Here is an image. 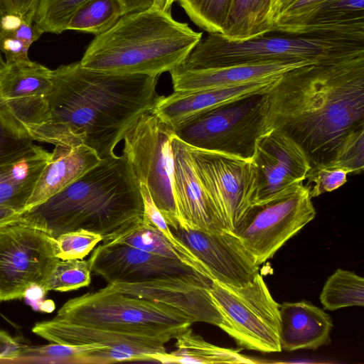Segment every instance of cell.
Wrapping results in <instances>:
<instances>
[{
  "label": "cell",
  "mask_w": 364,
  "mask_h": 364,
  "mask_svg": "<svg viewBox=\"0 0 364 364\" xmlns=\"http://www.w3.org/2000/svg\"><path fill=\"white\" fill-rule=\"evenodd\" d=\"M267 99L265 131L291 137L311 166L327 164L349 132L364 127V51L292 69L274 81Z\"/></svg>",
  "instance_id": "obj_1"
},
{
  "label": "cell",
  "mask_w": 364,
  "mask_h": 364,
  "mask_svg": "<svg viewBox=\"0 0 364 364\" xmlns=\"http://www.w3.org/2000/svg\"><path fill=\"white\" fill-rule=\"evenodd\" d=\"M159 76L105 73L80 62L51 70L48 119L29 134L55 146L83 144L100 159L110 156L130 124L163 97L156 91Z\"/></svg>",
  "instance_id": "obj_2"
},
{
  "label": "cell",
  "mask_w": 364,
  "mask_h": 364,
  "mask_svg": "<svg viewBox=\"0 0 364 364\" xmlns=\"http://www.w3.org/2000/svg\"><path fill=\"white\" fill-rule=\"evenodd\" d=\"M143 214L139 183L125 156L114 153L21 219L53 238L78 229L104 237L141 220Z\"/></svg>",
  "instance_id": "obj_3"
},
{
  "label": "cell",
  "mask_w": 364,
  "mask_h": 364,
  "mask_svg": "<svg viewBox=\"0 0 364 364\" xmlns=\"http://www.w3.org/2000/svg\"><path fill=\"white\" fill-rule=\"evenodd\" d=\"M202 34L152 6L123 15L97 35L80 62L105 73L160 75L179 65Z\"/></svg>",
  "instance_id": "obj_4"
},
{
  "label": "cell",
  "mask_w": 364,
  "mask_h": 364,
  "mask_svg": "<svg viewBox=\"0 0 364 364\" xmlns=\"http://www.w3.org/2000/svg\"><path fill=\"white\" fill-rule=\"evenodd\" d=\"M364 51V42L335 38L270 33L231 41L219 33H208L173 70L185 71L279 60L318 61L329 57Z\"/></svg>",
  "instance_id": "obj_5"
},
{
  "label": "cell",
  "mask_w": 364,
  "mask_h": 364,
  "mask_svg": "<svg viewBox=\"0 0 364 364\" xmlns=\"http://www.w3.org/2000/svg\"><path fill=\"white\" fill-rule=\"evenodd\" d=\"M52 319L171 339L193 323L189 316L174 308L125 294L108 284L67 301Z\"/></svg>",
  "instance_id": "obj_6"
},
{
  "label": "cell",
  "mask_w": 364,
  "mask_h": 364,
  "mask_svg": "<svg viewBox=\"0 0 364 364\" xmlns=\"http://www.w3.org/2000/svg\"><path fill=\"white\" fill-rule=\"evenodd\" d=\"M267 92L245 97L193 115L173 128L188 146L252 160L265 132Z\"/></svg>",
  "instance_id": "obj_7"
},
{
  "label": "cell",
  "mask_w": 364,
  "mask_h": 364,
  "mask_svg": "<svg viewBox=\"0 0 364 364\" xmlns=\"http://www.w3.org/2000/svg\"><path fill=\"white\" fill-rule=\"evenodd\" d=\"M210 292L223 316L219 328L232 338L240 348L262 353L282 350L279 304L259 273L243 287L213 280Z\"/></svg>",
  "instance_id": "obj_8"
},
{
  "label": "cell",
  "mask_w": 364,
  "mask_h": 364,
  "mask_svg": "<svg viewBox=\"0 0 364 364\" xmlns=\"http://www.w3.org/2000/svg\"><path fill=\"white\" fill-rule=\"evenodd\" d=\"M173 128L152 109L140 114L123 136V155L170 228L180 225L173 193Z\"/></svg>",
  "instance_id": "obj_9"
},
{
  "label": "cell",
  "mask_w": 364,
  "mask_h": 364,
  "mask_svg": "<svg viewBox=\"0 0 364 364\" xmlns=\"http://www.w3.org/2000/svg\"><path fill=\"white\" fill-rule=\"evenodd\" d=\"M59 259L54 238L43 230L21 219L0 229V301L42 289Z\"/></svg>",
  "instance_id": "obj_10"
},
{
  "label": "cell",
  "mask_w": 364,
  "mask_h": 364,
  "mask_svg": "<svg viewBox=\"0 0 364 364\" xmlns=\"http://www.w3.org/2000/svg\"><path fill=\"white\" fill-rule=\"evenodd\" d=\"M310 186L303 184L268 203L250 206L232 231L259 266L316 215Z\"/></svg>",
  "instance_id": "obj_11"
},
{
  "label": "cell",
  "mask_w": 364,
  "mask_h": 364,
  "mask_svg": "<svg viewBox=\"0 0 364 364\" xmlns=\"http://www.w3.org/2000/svg\"><path fill=\"white\" fill-rule=\"evenodd\" d=\"M187 148L202 185L225 225L232 232L252 206L255 191L252 160L188 145Z\"/></svg>",
  "instance_id": "obj_12"
},
{
  "label": "cell",
  "mask_w": 364,
  "mask_h": 364,
  "mask_svg": "<svg viewBox=\"0 0 364 364\" xmlns=\"http://www.w3.org/2000/svg\"><path fill=\"white\" fill-rule=\"evenodd\" d=\"M32 332L49 341L66 345L96 343L106 349L94 351L90 364L117 362H153L151 355L166 352L169 337L132 334L107 328L62 323L53 319L36 323Z\"/></svg>",
  "instance_id": "obj_13"
},
{
  "label": "cell",
  "mask_w": 364,
  "mask_h": 364,
  "mask_svg": "<svg viewBox=\"0 0 364 364\" xmlns=\"http://www.w3.org/2000/svg\"><path fill=\"white\" fill-rule=\"evenodd\" d=\"M255 191L252 205L277 199L303 184L311 168L303 149L278 129H267L257 139L252 159Z\"/></svg>",
  "instance_id": "obj_14"
},
{
  "label": "cell",
  "mask_w": 364,
  "mask_h": 364,
  "mask_svg": "<svg viewBox=\"0 0 364 364\" xmlns=\"http://www.w3.org/2000/svg\"><path fill=\"white\" fill-rule=\"evenodd\" d=\"M170 228L202 262L212 280L243 287L258 274L255 259L232 231L206 232L179 225Z\"/></svg>",
  "instance_id": "obj_15"
},
{
  "label": "cell",
  "mask_w": 364,
  "mask_h": 364,
  "mask_svg": "<svg viewBox=\"0 0 364 364\" xmlns=\"http://www.w3.org/2000/svg\"><path fill=\"white\" fill-rule=\"evenodd\" d=\"M88 261L91 272L108 284L179 277H207L181 261L119 243L102 242L92 251Z\"/></svg>",
  "instance_id": "obj_16"
},
{
  "label": "cell",
  "mask_w": 364,
  "mask_h": 364,
  "mask_svg": "<svg viewBox=\"0 0 364 364\" xmlns=\"http://www.w3.org/2000/svg\"><path fill=\"white\" fill-rule=\"evenodd\" d=\"M212 281L207 277H179L107 284L125 294L174 308L189 316L193 323L220 327L223 318L210 292Z\"/></svg>",
  "instance_id": "obj_17"
},
{
  "label": "cell",
  "mask_w": 364,
  "mask_h": 364,
  "mask_svg": "<svg viewBox=\"0 0 364 364\" xmlns=\"http://www.w3.org/2000/svg\"><path fill=\"white\" fill-rule=\"evenodd\" d=\"M171 150L179 225L206 232L228 230L196 173L187 145L174 135Z\"/></svg>",
  "instance_id": "obj_18"
},
{
  "label": "cell",
  "mask_w": 364,
  "mask_h": 364,
  "mask_svg": "<svg viewBox=\"0 0 364 364\" xmlns=\"http://www.w3.org/2000/svg\"><path fill=\"white\" fill-rule=\"evenodd\" d=\"M317 61L287 60L185 71H170L174 92L225 88L275 79L284 73Z\"/></svg>",
  "instance_id": "obj_19"
},
{
  "label": "cell",
  "mask_w": 364,
  "mask_h": 364,
  "mask_svg": "<svg viewBox=\"0 0 364 364\" xmlns=\"http://www.w3.org/2000/svg\"><path fill=\"white\" fill-rule=\"evenodd\" d=\"M277 78L225 88L173 92L168 97L163 96L153 112L173 128L202 112L245 97L267 92Z\"/></svg>",
  "instance_id": "obj_20"
},
{
  "label": "cell",
  "mask_w": 364,
  "mask_h": 364,
  "mask_svg": "<svg viewBox=\"0 0 364 364\" xmlns=\"http://www.w3.org/2000/svg\"><path fill=\"white\" fill-rule=\"evenodd\" d=\"M279 343L282 350H315L331 342V316L309 301L279 305Z\"/></svg>",
  "instance_id": "obj_21"
},
{
  "label": "cell",
  "mask_w": 364,
  "mask_h": 364,
  "mask_svg": "<svg viewBox=\"0 0 364 364\" xmlns=\"http://www.w3.org/2000/svg\"><path fill=\"white\" fill-rule=\"evenodd\" d=\"M100 160L93 149L83 144L73 147L55 146L38 176L27 210L76 181L98 164Z\"/></svg>",
  "instance_id": "obj_22"
},
{
  "label": "cell",
  "mask_w": 364,
  "mask_h": 364,
  "mask_svg": "<svg viewBox=\"0 0 364 364\" xmlns=\"http://www.w3.org/2000/svg\"><path fill=\"white\" fill-rule=\"evenodd\" d=\"M102 242L124 244L176 259L210 279L206 268L187 247L173 243L158 229L142 219L102 237Z\"/></svg>",
  "instance_id": "obj_23"
},
{
  "label": "cell",
  "mask_w": 364,
  "mask_h": 364,
  "mask_svg": "<svg viewBox=\"0 0 364 364\" xmlns=\"http://www.w3.org/2000/svg\"><path fill=\"white\" fill-rule=\"evenodd\" d=\"M50 153L41 148L14 163L0 165V207L24 213Z\"/></svg>",
  "instance_id": "obj_24"
},
{
  "label": "cell",
  "mask_w": 364,
  "mask_h": 364,
  "mask_svg": "<svg viewBox=\"0 0 364 364\" xmlns=\"http://www.w3.org/2000/svg\"><path fill=\"white\" fill-rule=\"evenodd\" d=\"M176 349L171 353L151 355L153 362L161 363L252 364L253 358L243 355L240 349L227 348L212 344L188 327L175 338Z\"/></svg>",
  "instance_id": "obj_25"
},
{
  "label": "cell",
  "mask_w": 364,
  "mask_h": 364,
  "mask_svg": "<svg viewBox=\"0 0 364 364\" xmlns=\"http://www.w3.org/2000/svg\"><path fill=\"white\" fill-rule=\"evenodd\" d=\"M273 0H232L227 23L220 34L231 41H245L274 33Z\"/></svg>",
  "instance_id": "obj_26"
},
{
  "label": "cell",
  "mask_w": 364,
  "mask_h": 364,
  "mask_svg": "<svg viewBox=\"0 0 364 364\" xmlns=\"http://www.w3.org/2000/svg\"><path fill=\"white\" fill-rule=\"evenodd\" d=\"M51 85V70L35 62L6 64L0 70V94L4 101L46 96Z\"/></svg>",
  "instance_id": "obj_27"
},
{
  "label": "cell",
  "mask_w": 364,
  "mask_h": 364,
  "mask_svg": "<svg viewBox=\"0 0 364 364\" xmlns=\"http://www.w3.org/2000/svg\"><path fill=\"white\" fill-rule=\"evenodd\" d=\"M43 32L17 16L4 14L0 21V51L6 64L28 63V50Z\"/></svg>",
  "instance_id": "obj_28"
},
{
  "label": "cell",
  "mask_w": 364,
  "mask_h": 364,
  "mask_svg": "<svg viewBox=\"0 0 364 364\" xmlns=\"http://www.w3.org/2000/svg\"><path fill=\"white\" fill-rule=\"evenodd\" d=\"M320 301L328 311L363 306L364 279L353 272L338 269L325 282Z\"/></svg>",
  "instance_id": "obj_29"
},
{
  "label": "cell",
  "mask_w": 364,
  "mask_h": 364,
  "mask_svg": "<svg viewBox=\"0 0 364 364\" xmlns=\"http://www.w3.org/2000/svg\"><path fill=\"white\" fill-rule=\"evenodd\" d=\"M123 15L119 0H88L74 13L66 30L97 36L111 28Z\"/></svg>",
  "instance_id": "obj_30"
},
{
  "label": "cell",
  "mask_w": 364,
  "mask_h": 364,
  "mask_svg": "<svg viewBox=\"0 0 364 364\" xmlns=\"http://www.w3.org/2000/svg\"><path fill=\"white\" fill-rule=\"evenodd\" d=\"M33 141L4 102L0 106V165L16 162L38 152L42 147Z\"/></svg>",
  "instance_id": "obj_31"
},
{
  "label": "cell",
  "mask_w": 364,
  "mask_h": 364,
  "mask_svg": "<svg viewBox=\"0 0 364 364\" xmlns=\"http://www.w3.org/2000/svg\"><path fill=\"white\" fill-rule=\"evenodd\" d=\"M100 349L106 348L96 343L73 346L50 343L40 346H24L16 362L90 364V355Z\"/></svg>",
  "instance_id": "obj_32"
},
{
  "label": "cell",
  "mask_w": 364,
  "mask_h": 364,
  "mask_svg": "<svg viewBox=\"0 0 364 364\" xmlns=\"http://www.w3.org/2000/svg\"><path fill=\"white\" fill-rule=\"evenodd\" d=\"M190 19L208 33L221 34L232 0H177Z\"/></svg>",
  "instance_id": "obj_33"
},
{
  "label": "cell",
  "mask_w": 364,
  "mask_h": 364,
  "mask_svg": "<svg viewBox=\"0 0 364 364\" xmlns=\"http://www.w3.org/2000/svg\"><path fill=\"white\" fill-rule=\"evenodd\" d=\"M91 273L88 259H60L41 289L46 294L49 291L63 292L88 287Z\"/></svg>",
  "instance_id": "obj_34"
},
{
  "label": "cell",
  "mask_w": 364,
  "mask_h": 364,
  "mask_svg": "<svg viewBox=\"0 0 364 364\" xmlns=\"http://www.w3.org/2000/svg\"><path fill=\"white\" fill-rule=\"evenodd\" d=\"M88 0H39L34 17L43 33L60 34L66 31L74 13Z\"/></svg>",
  "instance_id": "obj_35"
},
{
  "label": "cell",
  "mask_w": 364,
  "mask_h": 364,
  "mask_svg": "<svg viewBox=\"0 0 364 364\" xmlns=\"http://www.w3.org/2000/svg\"><path fill=\"white\" fill-rule=\"evenodd\" d=\"M14 119L28 132L47 122L49 117L46 96H29L4 101Z\"/></svg>",
  "instance_id": "obj_36"
},
{
  "label": "cell",
  "mask_w": 364,
  "mask_h": 364,
  "mask_svg": "<svg viewBox=\"0 0 364 364\" xmlns=\"http://www.w3.org/2000/svg\"><path fill=\"white\" fill-rule=\"evenodd\" d=\"M325 164L338 167L348 173L364 168V127L349 132L341 141L332 159Z\"/></svg>",
  "instance_id": "obj_37"
},
{
  "label": "cell",
  "mask_w": 364,
  "mask_h": 364,
  "mask_svg": "<svg viewBox=\"0 0 364 364\" xmlns=\"http://www.w3.org/2000/svg\"><path fill=\"white\" fill-rule=\"evenodd\" d=\"M102 236L85 229H78L54 238L55 255L60 259H83L102 242Z\"/></svg>",
  "instance_id": "obj_38"
},
{
  "label": "cell",
  "mask_w": 364,
  "mask_h": 364,
  "mask_svg": "<svg viewBox=\"0 0 364 364\" xmlns=\"http://www.w3.org/2000/svg\"><path fill=\"white\" fill-rule=\"evenodd\" d=\"M326 0H296L277 16L274 32L293 34Z\"/></svg>",
  "instance_id": "obj_39"
},
{
  "label": "cell",
  "mask_w": 364,
  "mask_h": 364,
  "mask_svg": "<svg viewBox=\"0 0 364 364\" xmlns=\"http://www.w3.org/2000/svg\"><path fill=\"white\" fill-rule=\"evenodd\" d=\"M348 174L343 168L328 164L311 166L306 176V185L314 184L312 187L309 186L310 196L317 197L338 188L347 182Z\"/></svg>",
  "instance_id": "obj_40"
},
{
  "label": "cell",
  "mask_w": 364,
  "mask_h": 364,
  "mask_svg": "<svg viewBox=\"0 0 364 364\" xmlns=\"http://www.w3.org/2000/svg\"><path fill=\"white\" fill-rule=\"evenodd\" d=\"M139 188L144 203L143 221L158 229L173 243L184 245L173 234L165 218L155 205L146 185L139 183Z\"/></svg>",
  "instance_id": "obj_41"
},
{
  "label": "cell",
  "mask_w": 364,
  "mask_h": 364,
  "mask_svg": "<svg viewBox=\"0 0 364 364\" xmlns=\"http://www.w3.org/2000/svg\"><path fill=\"white\" fill-rule=\"evenodd\" d=\"M39 0H0V8L4 14L20 17L28 23H34V17Z\"/></svg>",
  "instance_id": "obj_42"
},
{
  "label": "cell",
  "mask_w": 364,
  "mask_h": 364,
  "mask_svg": "<svg viewBox=\"0 0 364 364\" xmlns=\"http://www.w3.org/2000/svg\"><path fill=\"white\" fill-rule=\"evenodd\" d=\"M23 346L17 338L0 329V362H16Z\"/></svg>",
  "instance_id": "obj_43"
},
{
  "label": "cell",
  "mask_w": 364,
  "mask_h": 364,
  "mask_svg": "<svg viewBox=\"0 0 364 364\" xmlns=\"http://www.w3.org/2000/svg\"><path fill=\"white\" fill-rule=\"evenodd\" d=\"M124 14L146 10L154 4V0H119Z\"/></svg>",
  "instance_id": "obj_44"
},
{
  "label": "cell",
  "mask_w": 364,
  "mask_h": 364,
  "mask_svg": "<svg viewBox=\"0 0 364 364\" xmlns=\"http://www.w3.org/2000/svg\"><path fill=\"white\" fill-rule=\"evenodd\" d=\"M22 214L8 208L0 207V229L20 220Z\"/></svg>",
  "instance_id": "obj_45"
},
{
  "label": "cell",
  "mask_w": 364,
  "mask_h": 364,
  "mask_svg": "<svg viewBox=\"0 0 364 364\" xmlns=\"http://www.w3.org/2000/svg\"><path fill=\"white\" fill-rule=\"evenodd\" d=\"M177 0H154L153 6L166 13L171 14V6Z\"/></svg>",
  "instance_id": "obj_46"
},
{
  "label": "cell",
  "mask_w": 364,
  "mask_h": 364,
  "mask_svg": "<svg viewBox=\"0 0 364 364\" xmlns=\"http://www.w3.org/2000/svg\"><path fill=\"white\" fill-rule=\"evenodd\" d=\"M295 1L296 0H280L278 14Z\"/></svg>",
  "instance_id": "obj_47"
},
{
  "label": "cell",
  "mask_w": 364,
  "mask_h": 364,
  "mask_svg": "<svg viewBox=\"0 0 364 364\" xmlns=\"http://www.w3.org/2000/svg\"><path fill=\"white\" fill-rule=\"evenodd\" d=\"M4 15L1 8H0V21H1V18L2 17V16ZM6 65V63L5 61L3 60V58H2V55H1V51H0V70L1 69H3Z\"/></svg>",
  "instance_id": "obj_48"
},
{
  "label": "cell",
  "mask_w": 364,
  "mask_h": 364,
  "mask_svg": "<svg viewBox=\"0 0 364 364\" xmlns=\"http://www.w3.org/2000/svg\"><path fill=\"white\" fill-rule=\"evenodd\" d=\"M4 99L2 98V97H1V94H0V106H1L2 104H4Z\"/></svg>",
  "instance_id": "obj_49"
}]
</instances>
